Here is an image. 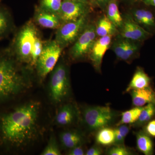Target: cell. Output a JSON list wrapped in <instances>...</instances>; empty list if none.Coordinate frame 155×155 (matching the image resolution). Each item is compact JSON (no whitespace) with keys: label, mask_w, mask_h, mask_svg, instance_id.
Masks as SVG:
<instances>
[{"label":"cell","mask_w":155,"mask_h":155,"mask_svg":"<svg viewBox=\"0 0 155 155\" xmlns=\"http://www.w3.org/2000/svg\"><path fill=\"white\" fill-rule=\"evenodd\" d=\"M39 104L32 102L0 116V140L10 146H23L34 140L38 130Z\"/></svg>","instance_id":"cell-1"},{"label":"cell","mask_w":155,"mask_h":155,"mask_svg":"<svg viewBox=\"0 0 155 155\" xmlns=\"http://www.w3.org/2000/svg\"><path fill=\"white\" fill-rule=\"evenodd\" d=\"M17 62L9 48L0 52V103L16 96L28 86Z\"/></svg>","instance_id":"cell-2"},{"label":"cell","mask_w":155,"mask_h":155,"mask_svg":"<svg viewBox=\"0 0 155 155\" xmlns=\"http://www.w3.org/2000/svg\"><path fill=\"white\" fill-rule=\"evenodd\" d=\"M39 35L38 29L32 20L17 31L8 48L17 61L30 64L31 49Z\"/></svg>","instance_id":"cell-3"},{"label":"cell","mask_w":155,"mask_h":155,"mask_svg":"<svg viewBox=\"0 0 155 155\" xmlns=\"http://www.w3.org/2000/svg\"><path fill=\"white\" fill-rule=\"evenodd\" d=\"M82 116L87 129L94 132L113 124L117 114L108 106H88L84 110Z\"/></svg>","instance_id":"cell-4"},{"label":"cell","mask_w":155,"mask_h":155,"mask_svg":"<svg viewBox=\"0 0 155 155\" xmlns=\"http://www.w3.org/2000/svg\"><path fill=\"white\" fill-rule=\"evenodd\" d=\"M70 83L68 68L64 62L58 63L51 73L49 82L50 97L58 104L65 99L69 94Z\"/></svg>","instance_id":"cell-5"},{"label":"cell","mask_w":155,"mask_h":155,"mask_svg":"<svg viewBox=\"0 0 155 155\" xmlns=\"http://www.w3.org/2000/svg\"><path fill=\"white\" fill-rule=\"evenodd\" d=\"M63 50L55 40L44 41L42 51L35 67L41 79L45 78L54 68Z\"/></svg>","instance_id":"cell-6"},{"label":"cell","mask_w":155,"mask_h":155,"mask_svg":"<svg viewBox=\"0 0 155 155\" xmlns=\"http://www.w3.org/2000/svg\"><path fill=\"white\" fill-rule=\"evenodd\" d=\"M88 14L75 21L62 23L57 29L55 40L63 49L73 43L88 22Z\"/></svg>","instance_id":"cell-7"},{"label":"cell","mask_w":155,"mask_h":155,"mask_svg":"<svg viewBox=\"0 0 155 155\" xmlns=\"http://www.w3.org/2000/svg\"><path fill=\"white\" fill-rule=\"evenodd\" d=\"M97 36L95 25L88 23L82 33L73 43L69 51L70 57L73 60H78L88 55L96 40Z\"/></svg>","instance_id":"cell-8"},{"label":"cell","mask_w":155,"mask_h":155,"mask_svg":"<svg viewBox=\"0 0 155 155\" xmlns=\"http://www.w3.org/2000/svg\"><path fill=\"white\" fill-rule=\"evenodd\" d=\"M91 6L76 0H63L59 15L62 23L75 21L89 14Z\"/></svg>","instance_id":"cell-9"},{"label":"cell","mask_w":155,"mask_h":155,"mask_svg":"<svg viewBox=\"0 0 155 155\" xmlns=\"http://www.w3.org/2000/svg\"><path fill=\"white\" fill-rule=\"evenodd\" d=\"M119 29V36L137 42H142L153 35L138 25L129 14L123 18L122 26Z\"/></svg>","instance_id":"cell-10"},{"label":"cell","mask_w":155,"mask_h":155,"mask_svg":"<svg viewBox=\"0 0 155 155\" xmlns=\"http://www.w3.org/2000/svg\"><path fill=\"white\" fill-rule=\"evenodd\" d=\"M140 43L118 35L111 45V48L119 60L129 63L137 56L140 49Z\"/></svg>","instance_id":"cell-11"},{"label":"cell","mask_w":155,"mask_h":155,"mask_svg":"<svg viewBox=\"0 0 155 155\" xmlns=\"http://www.w3.org/2000/svg\"><path fill=\"white\" fill-rule=\"evenodd\" d=\"M113 36L101 37L96 39L89 53L90 59L97 71H101L103 58L110 46Z\"/></svg>","instance_id":"cell-12"},{"label":"cell","mask_w":155,"mask_h":155,"mask_svg":"<svg viewBox=\"0 0 155 155\" xmlns=\"http://www.w3.org/2000/svg\"><path fill=\"white\" fill-rule=\"evenodd\" d=\"M130 16L138 25L147 31L155 33V13L146 8H138L132 10Z\"/></svg>","instance_id":"cell-13"},{"label":"cell","mask_w":155,"mask_h":155,"mask_svg":"<svg viewBox=\"0 0 155 155\" xmlns=\"http://www.w3.org/2000/svg\"><path fill=\"white\" fill-rule=\"evenodd\" d=\"M34 22L42 27L50 29H57L62 24L58 14L45 11L38 6L35 10Z\"/></svg>","instance_id":"cell-14"},{"label":"cell","mask_w":155,"mask_h":155,"mask_svg":"<svg viewBox=\"0 0 155 155\" xmlns=\"http://www.w3.org/2000/svg\"><path fill=\"white\" fill-rule=\"evenodd\" d=\"M15 24L11 11L0 4V40L7 38L14 32Z\"/></svg>","instance_id":"cell-15"},{"label":"cell","mask_w":155,"mask_h":155,"mask_svg":"<svg viewBox=\"0 0 155 155\" xmlns=\"http://www.w3.org/2000/svg\"><path fill=\"white\" fill-rule=\"evenodd\" d=\"M129 92L132 98V104L134 107H142L150 103L155 104V92L150 86L134 90Z\"/></svg>","instance_id":"cell-16"},{"label":"cell","mask_w":155,"mask_h":155,"mask_svg":"<svg viewBox=\"0 0 155 155\" xmlns=\"http://www.w3.org/2000/svg\"><path fill=\"white\" fill-rule=\"evenodd\" d=\"M77 116L75 107L71 104H66L58 110L55 117L56 122L59 126H69L75 122Z\"/></svg>","instance_id":"cell-17"},{"label":"cell","mask_w":155,"mask_h":155,"mask_svg":"<svg viewBox=\"0 0 155 155\" xmlns=\"http://www.w3.org/2000/svg\"><path fill=\"white\" fill-rule=\"evenodd\" d=\"M150 82V78L144 70L141 67H137L125 92H129L134 90L148 87Z\"/></svg>","instance_id":"cell-18"},{"label":"cell","mask_w":155,"mask_h":155,"mask_svg":"<svg viewBox=\"0 0 155 155\" xmlns=\"http://www.w3.org/2000/svg\"><path fill=\"white\" fill-rule=\"evenodd\" d=\"M84 137L82 134L76 130L64 131L60 135L61 144L65 148L70 150L78 146L82 145Z\"/></svg>","instance_id":"cell-19"},{"label":"cell","mask_w":155,"mask_h":155,"mask_svg":"<svg viewBox=\"0 0 155 155\" xmlns=\"http://www.w3.org/2000/svg\"><path fill=\"white\" fill-rule=\"evenodd\" d=\"M136 144L140 151L145 155L153 153V143L150 136L144 131H140L136 134Z\"/></svg>","instance_id":"cell-20"},{"label":"cell","mask_w":155,"mask_h":155,"mask_svg":"<svg viewBox=\"0 0 155 155\" xmlns=\"http://www.w3.org/2000/svg\"><path fill=\"white\" fill-rule=\"evenodd\" d=\"M95 26L97 36L99 37L114 35L117 32V27L105 15L99 19Z\"/></svg>","instance_id":"cell-21"},{"label":"cell","mask_w":155,"mask_h":155,"mask_svg":"<svg viewBox=\"0 0 155 155\" xmlns=\"http://www.w3.org/2000/svg\"><path fill=\"white\" fill-rule=\"evenodd\" d=\"M95 140L98 144L103 146L114 145L115 142L114 129L107 127L100 129L97 131Z\"/></svg>","instance_id":"cell-22"},{"label":"cell","mask_w":155,"mask_h":155,"mask_svg":"<svg viewBox=\"0 0 155 155\" xmlns=\"http://www.w3.org/2000/svg\"><path fill=\"white\" fill-rule=\"evenodd\" d=\"M107 16L114 25L119 28L122 26L123 18L120 14L117 0H110L107 7Z\"/></svg>","instance_id":"cell-23"},{"label":"cell","mask_w":155,"mask_h":155,"mask_svg":"<svg viewBox=\"0 0 155 155\" xmlns=\"http://www.w3.org/2000/svg\"><path fill=\"white\" fill-rule=\"evenodd\" d=\"M143 107H135L128 110L122 112L120 121L116 126L121 125H130L135 123L140 115Z\"/></svg>","instance_id":"cell-24"},{"label":"cell","mask_w":155,"mask_h":155,"mask_svg":"<svg viewBox=\"0 0 155 155\" xmlns=\"http://www.w3.org/2000/svg\"><path fill=\"white\" fill-rule=\"evenodd\" d=\"M155 116V104L153 103L143 106L137 121L134 123V127H139L146 125Z\"/></svg>","instance_id":"cell-25"},{"label":"cell","mask_w":155,"mask_h":155,"mask_svg":"<svg viewBox=\"0 0 155 155\" xmlns=\"http://www.w3.org/2000/svg\"><path fill=\"white\" fill-rule=\"evenodd\" d=\"M63 1V0H39L38 6L45 11L58 15Z\"/></svg>","instance_id":"cell-26"},{"label":"cell","mask_w":155,"mask_h":155,"mask_svg":"<svg viewBox=\"0 0 155 155\" xmlns=\"http://www.w3.org/2000/svg\"><path fill=\"white\" fill-rule=\"evenodd\" d=\"M44 42L39 35L35 39L31 53L30 64L31 66L35 67L38 59L42 51Z\"/></svg>","instance_id":"cell-27"},{"label":"cell","mask_w":155,"mask_h":155,"mask_svg":"<svg viewBox=\"0 0 155 155\" xmlns=\"http://www.w3.org/2000/svg\"><path fill=\"white\" fill-rule=\"evenodd\" d=\"M61 154L58 142L54 136H51L47 145L41 153V155H60Z\"/></svg>","instance_id":"cell-28"},{"label":"cell","mask_w":155,"mask_h":155,"mask_svg":"<svg viewBox=\"0 0 155 155\" xmlns=\"http://www.w3.org/2000/svg\"><path fill=\"white\" fill-rule=\"evenodd\" d=\"M114 146L110 148L107 151V155H130L133 154L132 151L125 147L124 145H114Z\"/></svg>","instance_id":"cell-29"},{"label":"cell","mask_w":155,"mask_h":155,"mask_svg":"<svg viewBox=\"0 0 155 155\" xmlns=\"http://www.w3.org/2000/svg\"><path fill=\"white\" fill-rule=\"evenodd\" d=\"M144 132L151 137H155V120H150L146 124Z\"/></svg>","instance_id":"cell-30"},{"label":"cell","mask_w":155,"mask_h":155,"mask_svg":"<svg viewBox=\"0 0 155 155\" xmlns=\"http://www.w3.org/2000/svg\"><path fill=\"white\" fill-rule=\"evenodd\" d=\"M103 150L102 148L99 145L93 146L89 149L86 153V155H101L102 154Z\"/></svg>","instance_id":"cell-31"},{"label":"cell","mask_w":155,"mask_h":155,"mask_svg":"<svg viewBox=\"0 0 155 155\" xmlns=\"http://www.w3.org/2000/svg\"><path fill=\"white\" fill-rule=\"evenodd\" d=\"M68 153L69 155H83L85 154V153L82 145H81L69 150Z\"/></svg>","instance_id":"cell-32"},{"label":"cell","mask_w":155,"mask_h":155,"mask_svg":"<svg viewBox=\"0 0 155 155\" xmlns=\"http://www.w3.org/2000/svg\"><path fill=\"white\" fill-rule=\"evenodd\" d=\"M110 1V0H97V6L102 10H105Z\"/></svg>","instance_id":"cell-33"},{"label":"cell","mask_w":155,"mask_h":155,"mask_svg":"<svg viewBox=\"0 0 155 155\" xmlns=\"http://www.w3.org/2000/svg\"><path fill=\"white\" fill-rule=\"evenodd\" d=\"M140 1L146 5L155 8V0H140Z\"/></svg>","instance_id":"cell-34"},{"label":"cell","mask_w":155,"mask_h":155,"mask_svg":"<svg viewBox=\"0 0 155 155\" xmlns=\"http://www.w3.org/2000/svg\"><path fill=\"white\" fill-rule=\"evenodd\" d=\"M88 1L91 6H97V0H88Z\"/></svg>","instance_id":"cell-35"},{"label":"cell","mask_w":155,"mask_h":155,"mask_svg":"<svg viewBox=\"0 0 155 155\" xmlns=\"http://www.w3.org/2000/svg\"><path fill=\"white\" fill-rule=\"evenodd\" d=\"M76 1H80V2H84L88 3V4H90L88 0H76Z\"/></svg>","instance_id":"cell-36"},{"label":"cell","mask_w":155,"mask_h":155,"mask_svg":"<svg viewBox=\"0 0 155 155\" xmlns=\"http://www.w3.org/2000/svg\"><path fill=\"white\" fill-rule=\"evenodd\" d=\"M2 0H0V4H1V3H2Z\"/></svg>","instance_id":"cell-37"}]
</instances>
